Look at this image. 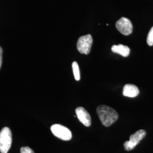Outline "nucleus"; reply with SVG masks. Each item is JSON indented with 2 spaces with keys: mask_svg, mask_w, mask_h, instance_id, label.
I'll list each match as a JSON object with an SVG mask.
<instances>
[{
  "mask_svg": "<svg viewBox=\"0 0 153 153\" xmlns=\"http://www.w3.org/2000/svg\"><path fill=\"white\" fill-rule=\"evenodd\" d=\"M97 112L102 124L106 127L112 125L119 119V115L115 109L105 105L98 106Z\"/></svg>",
  "mask_w": 153,
  "mask_h": 153,
  "instance_id": "nucleus-1",
  "label": "nucleus"
},
{
  "mask_svg": "<svg viewBox=\"0 0 153 153\" xmlns=\"http://www.w3.org/2000/svg\"><path fill=\"white\" fill-rule=\"evenodd\" d=\"M12 143V135L10 129L4 128L0 132V152L7 153L10 149Z\"/></svg>",
  "mask_w": 153,
  "mask_h": 153,
  "instance_id": "nucleus-2",
  "label": "nucleus"
},
{
  "mask_svg": "<svg viewBox=\"0 0 153 153\" xmlns=\"http://www.w3.org/2000/svg\"><path fill=\"white\" fill-rule=\"evenodd\" d=\"M93 42V38L90 34L81 36L78 39L76 44L78 51L81 54H89L91 49Z\"/></svg>",
  "mask_w": 153,
  "mask_h": 153,
  "instance_id": "nucleus-3",
  "label": "nucleus"
},
{
  "mask_svg": "<svg viewBox=\"0 0 153 153\" xmlns=\"http://www.w3.org/2000/svg\"><path fill=\"white\" fill-rule=\"evenodd\" d=\"M146 132L141 129L131 134L129 141H126L124 143V147L126 151H131L135 148L142 139L146 136Z\"/></svg>",
  "mask_w": 153,
  "mask_h": 153,
  "instance_id": "nucleus-4",
  "label": "nucleus"
},
{
  "mask_svg": "<svg viewBox=\"0 0 153 153\" xmlns=\"http://www.w3.org/2000/svg\"><path fill=\"white\" fill-rule=\"evenodd\" d=\"M51 130L56 137L64 141L71 140L72 134L71 131L64 126L60 124H54L51 126Z\"/></svg>",
  "mask_w": 153,
  "mask_h": 153,
  "instance_id": "nucleus-5",
  "label": "nucleus"
},
{
  "mask_svg": "<svg viewBox=\"0 0 153 153\" xmlns=\"http://www.w3.org/2000/svg\"><path fill=\"white\" fill-rule=\"evenodd\" d=\"M117 30L124 35H129L133 31V25L131 21L126 17H122L116 23Z\"/></svg>",
  "mask_w": 153,
  "mask_h": 153,
  "instance_id": "nucleus-6",
  "label": "nucleus"
},
{
  "mask_svg": "<svg viewBox=\"0 0 153 153\" xmlns=\"http://www.w3.org/2000/svg\"><path fill=\"white\" fill-rule=\"evenodd\" d=\"M76 114L79 121L86 126H90L91 124V118L88 111L82 107H77Z\"/></svg>",
  "mask_w": 153,
  "mask_h": 153,
  "instance_id": "nucleus-7",
  "label": "nucleus"
},
{
  "mask_svg": "<svg viewBox=\"0 0 153 153\" xmlns=\"http://www.w3.org/2000/svg\"><path fill=\"white\" fill-rule=\"evenodd\" d=\"M138 88L133 84H126L123 88V94L124 96L129 98L136 97L139 94Z\"/></svg>",
  "mask_w": 153,
  "mask_h": 153,
  "instance_id": "nucleus-8",
  "label": "nucleus"
},
{
  "mask_svg": "<svg viewBox=\"0 0 153 153\" xmlns=\"http://www.w3.org/2000/svg\"><path fill=\"white\" fill-rule=\"evenodd\" d=\"M111 51L114 53L119 54L125 57H128L131 51L128 47L123 44L114 45L111 48Z\"/></svg>",
  "mask_w": 153,
  "mask_h": 153,
  "instance_id": "nucleus-9",
  "label": "nucleus"
},
{
  "mask_svg": "<svg viewBox=\"0 0 153 153\" xmlns=\"http://www.w3.org/2000/svg\"><path fill=\"white\" fill-rule=\"evenodd\" d=\"M72 68L75 79L76 81H79L80 79V71L79 69V66L76 61H74L72 63Z\"/></svg>",
  "mask_w": 153,
  "mask_h": 153,
  "instance_id": "nucleus-10",
  "label": "nucleus"
},
{
  "mask_svg": "<svg viewBox=\"0 0 153 153\" xmlns=\"http://www.w3.org/2000/svg\"><path fill=\"white\" fill-rule=\"evenodd\" d=\"M147 43L149 45H153V27L150 30L147 37Z\"/></svg>",
  "mask_w": 153,
  "mask_h": 153,
  "instance_id": "nucleus-11",
  "label": "nucleus"
},
{
  "mask_svg": "<svg viewBox=\"0 0 153 153\" xmlns=\"http://www.w3.org/2000/svg\"><path fill=\"white\" fill-rule=\"evenodd\" d=\"M21 153H35L29 147H22L21 149Z\"/></svg>",
  "mask_w": 153,
  "mask_h": 153,
  "instance_id": "nucleus-12",
  "label": "nucleus"
},
{
  "mask_svg": "<svg viewBox=\"0 0 153 153\" xmlns=\"http://www.w3.org/2000/svg\"><path fill=\"white\" fill-rule=\"evenodd\" d=\"M2 52H3L2 49L1 48V47H0V69L2 62Z\"/></svg>",
  "mask_w": 153,
  "mask_h": 153,
  "instance_id": "nucleus-13",
  "label": "nucleus"
}]
</instances>
